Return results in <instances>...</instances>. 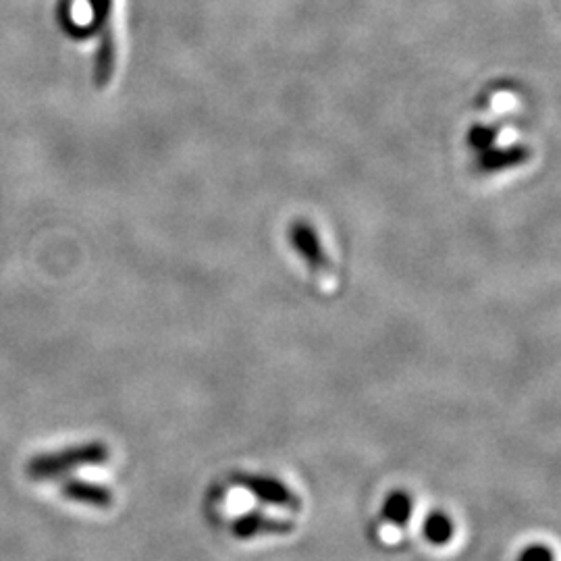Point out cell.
Masks as SVG:
<instances>
[{"label":"cell","mask_w":561,"mask_h":561,"mask_svg":"<svg viewBox=\"0 0 561 561\" xmlns=\"http://www.w3.org/2000/svg\"><path fill=\"white\" fill-rule=\"evenodd\" d=\"M294 241L298 243V248H300L308 261L312 262V264H321V248H319V243L314 240V233H310L308 227L300 225L298 229H294Z\"/></svg>","instance_id":"7"},{"label":"cell","mask_w":561,"mask_h":561,"mask_svg":"<svg viewBox=\"0 0 561 561\" xmlns=\"http://www.w3.org/2000/svg\"><path fill=\"white\" fill-rule=\"evenodd\" d=\"M92 9H94V20L96 23H102L108 15L111 9V0H92Z\"/></svg>","instance_id":"10"},{"label":"cell","mask_w":561,"mask_h":561,"mask_svg":"<svg viewBox=\"0 0 561 561\" xmlns=\"http://www.w3.org/2000/svg\"><path fill=\"white\" fill-rule=\"evenodd\" d=\"M518 561H553V551L545 545H530L522 551Z\"/></svg>","instance_id":"9"},{"label":"cell","mask_w":561,"mask_h":561,"mask_svg":"<svg viewBox=\"0 0 561 561\" xmlns=\"http://www.w3.org/2000/svg\"><path fill=\"white\" fill-rule=\"evenodd\" d=\"M231 530L238 539H254L259 535H285L294 530V522L280 520L266 516L262 512H250V514H241L231 524Z\"/></svg>","instance_id":"3"},{"label":"cell","mask_w":561,"mask_h":561,"mask_svg":"<svg viewBox=\"0 0 561 561\" xmlns=\"http://www.w3.org/2000/svg\"><path fill=\"white\" fill-rule=\"evenodd\" d=\"M113 62H115L113 44H111V41H104L101 48V57H99V65H96V80H99V83H106V80L111 78Z\"/></svg>","instance_id":"8"},{"label":"cell","mask_w":561,"mask_h":561,"mask_svg":"<svg viewBox=\"0 0 561 561\" xmlns=\"http://www.w3.org/2000/svg\"><path fill=\"white\" fill-rule=\"evenodd\" d=\"M424 537H426V541L433 542V545H445V542L451 541L454 522L443 512L428 514L426 520H424Z\"/></svg>","instance_id":"6"},{"label":"cell","mask_w":561,"mask_h":561,"mask_svg":"<svg viewBox=\"0 0 561 561\" xmlns=\"http://www.w3.org/2000/svg\"><path fill=\"white\" fill-rule=\"evenodd\" d=\"M60 493L69 502L83 503L92 507L106 510L115 502V495L108 486L99 484V482L80 481V479H69L60 484Z\"/></svg>","instance_id":"4"},{"label":"cell","mask_w":561,"mask_h":561,"mask_svg":"<svg viewBox=\"0 0 561 561\" xmlns=\"http://www.w3.org/2000/svg\"><path fill=\"white\" fill-rule=\"evenodd\" d=\"M108 460V447L101 442L81 443L53 454H41L25 463L32 481H53L81 466H101Z\"/></svg>","instance_id":"1"},{"label":"cell","mask_w":561,"mask_h":561,"mask_svg":"<svg viewBox=\"0 0 561 561\" xmlns=\"http://www.w3.org/2000/svg\"><path fill=\"white\" fill-rule=\"evenodd\" d=\"M412 500H410V495L408 493H403V491H396V493H391L387 500H385V505H382V516L387 518V522H391V524H396V526H405L408 520H410V516H412Z\"/></svg>","instance_id":"5"},{"label":"cell","mask_w":561,"mask_h":561,"mask_svg":"<svg viewBox=\"0 0 561 561\" xmlns=\"http://www.w3.org/2000/svg\"><path fill=\"white\" fill-rule=\"evenodd\" d=\"M236 482L241 489L250 491L256 500L277 507H285L291 512H298L301 507L300 497L294 495L283 482L277 479H268V477H254V474H240L236 477Z\"/></svg>","instance_id":"2"}]
</instances>
